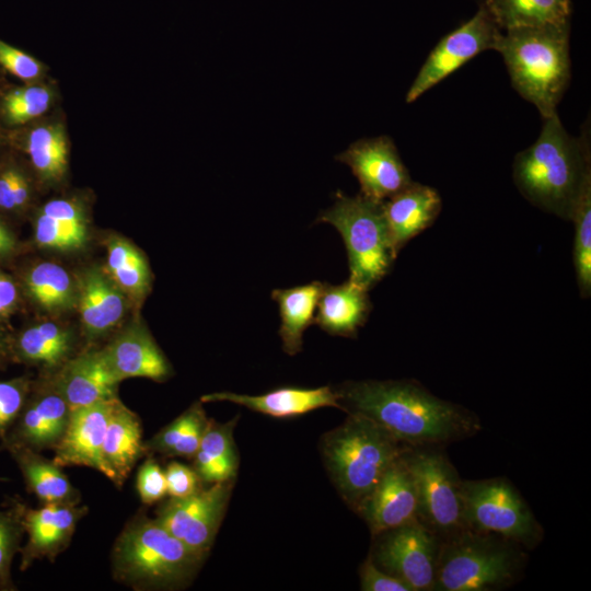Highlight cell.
<instances>
[{"label": "cell", "instance_id": "ba28073f", "mask_svg": "<svg viewBox=\"0 0 591 591\" xmlns=\"http://www.w3.org/2000/svg\"><path fill=\"white\" fill-rule=\"evenodd\" d=\"M463 519L466 529L494 533L536 548L544 529L525 499L506 477L462 480Z\"/></svg>", "mask_w": 591, "mask_h": 591}, {"label": "cell", "instance_id": "30bf717a", "mask_svg": "<svg viewBox=\"0 0 591 591\" xmlns=\"http://www.w3.org/2000/svg\"><path fill=\"white\" fill-rule=\"evenodd\" d=\"M369 553L383 571L412 591H433L441 540L418 520L372 535Z\"/></svg>", "mask_w": 591, "mask_h": 591}, {"label": "cell", "instance_id": "74e56055", "mask_svg": "<svg viewBox=\"0 0 591 591\" xmlns=\"http://www.w3.org/2000/svg\"><path fill=\"white\" fill-rule=\"evenodd\" d=\"M34 237L40 247L58 251H74L81 248L86 242L85 237L43 212L36 217Z\"/></svg>", "mask_w": 591, "mask_h": 591}, {"label": "cell", "instance_id": "4316f807", "mask_svg": "<svg viewBox=\"0 0 591 591\" xmlns=\"http://www.w3.org/2000/svg\"><path fill=\"white\" fill-rule=\"evenodd\" d=\"M324 282L312 281L287 289H275L271 298L278 304L281 324L278 334L286 354L294 356L302 350L303 334L314 324L317 302Z\"/></svg>", "mask_w": 591, "mask_h": 591}, {"label": "cell", "instance_id": "8fae6325", "mask_svg": "<svg viewBox=\"0 0 591 591\" xmlns=\"http://www.w3.org/2000/svg\"><path fill=\"white\" fill-rule=\"evenodd\" d=\"M502 31L484 1L467 22L444 36L431 50L406 94L413 103L468 60L495 49Z\"/></svg>", "mask_w": 591, "mask_h": 591}, {"label": "cell", "instance_id": "8d00e7d4", "mask_svg": "<svg viewBox=\"0 0 591 591\" xmlns=\"http://www.w3.org/2000/svg\"><path fill=\"white\" fill-rule=\"evenodd\" d=\"M31 386L32 380L27 376L0 381V441L21 413Z\"/></svg>", "mask_w": 591, "mask_h": 591}, {"label": "cell", "instance_id": "d6a6232c", "mask_svg": "<svg viewBox=\"0 0 591 591\" xmlns=\"http://www.w3.org/2000/svg\"><path fill=\"white\" fill-rule=\"evenodd\" d=\"M26 503L18 496L9 497L0 508V591H16L12 564L25 536L23 513Z\"/></svg>", "mask_w": 591, "mask_h": 591}, {"label": "cell", "instance_id": "f546056e", "mask_svg": "<svg viewBox=\"0 0 591 591\" xmlns=\"http://www.w3.org/2000/svg\"><path fill=\"white\" fill-rule=\"evenodd\" d=\"M106 271L132 300H142L151 287V271L142 253L119 236L106 241Z\"/></svg>", "mask_w": 591, "mask_h": 591}, {"label": "cell", "instance_id": "4fadbf2b", "mask_svg": "<svg viewBox=\"0 0 591 591\" xmlns=\"http://www.w3.org/2000/svg\"><path fill=\"white\" fill-rule=\"evenodd\" d=\"M69 415V406L51 376L32 382L21 413L0 441V450L9 445L38 452L54 450L66 430Z\"/></svg>", "mask_w": 591, "mask_h": 591}, {"label": "cell", "instance_id": "83f0119b", "mask_svg": "<svg viewBox=\"0 0 591 591\" xmlns=\"http://www.w3.org/2000/svg\"><path fill=\"white\" fill-rule=\"evenodd\" d=\"M236 418L225 424L208 419L193 468L202 483L213 484L236 475L239 456L233 439Z\"/></svg>", "mask_w": 591, "mask_h": 591}, {"label": "cell", "instance_id": "60d3db41", "mask_svg": "<svg viewBox=\"0 0 591 591\" xmlns=\"http://www.w3.org/2000/svg\"><path fill=\"white\" fill-rule=\"evenodd\" d=\"M0 65L24 81H33L42 73V65L31 55L0 39Z\"/></svg>", "mask_w": 591, "mask_h": 591}, {"label": "cell", "instance_id": "5b68a950", "mask_svg": "<svg viewBox=\"0 0 591 591\" xmlns=\"http://www.w3.org/2000/svg\"><path fill=\"white\" fill-rule=\"evenodd\" d=\"M321 454L339 496L356 513L407 445L373 420L348 414L321 439Z\"/></svg>", "mask_w": 591, "mask_h": 591}, {"label": "cell", "instance_id": "9c48e42d", "mask_svg": "<svg viewBox=\"0 0 591 591\" xmlns=\"http://www.w3.org/2000/svg\"><path fill=\"white\" fill-rule=\"evenodd\" d=\"M404 457L417 490V520L441 542L466 529L462 478L443 447L407 448Z\"/></svg>", "mask_w": 591, "mask_h": 591}, {"label": "cell", "instance_id": "484cf974", "mask_svg": "<svg viewBox=\"0 0 591 591\" xmlns=\"http://www.w3.org/2000/svg\"><path fill=\"white\" fill-rule=\"evenodd\" d=\"M70 331L54 322H43L25 328L12 343L13 358L36 366L45 376L55 374L73 352Z\"/></svg>", "mask_w": 591, "mask_h": 591}, {"label": "cell", "instance_id": "e575fe53", "mask_svg": "<svg viewBox=\"0 0 591 591\" xmlns=\"http://www.w3.org/2000/svg\"><path fill=\"white\" fill-rule=\"evenodd\" d=\"M573 264L581 297L591 294V178L586 182L575 206Z\"/></svg>", "mask_w": 591, "mask_h": 591}, {"label": "cell", "instance_id": "6da1fadb", "mask_svg": "<svg viewBox=\"0 0 591 591\" xmlns=\"http://www.w3.org/2000/svg\"><path fill=\"white\" fill-rule=\"evenodd\" d=\"M334 389L341 410L373 420L410 448H445L483 429L474 412L415 380L346 381Z\"/></svg>", "mask_w": 591, "mask_h": 591}, {"label": "cell", "instance_id": "44dd1931", "mask_svg": "<svg viewBox=\"0 0 591 591\" xmlns=\"http://www.w3.org/2000/svg\"><path fill=\"white\" fill-rule=\"evenodd\" d=\"M441 207L439 193L416 182L383 201L384 219L396 255L409 240L434 222Z\"/></svg>", "mask_w": 591, "mask_h": 591}, {"label": "cell", "instance_id": "3957f363", "mask_svg": "<svg viewBox=\"0 0 591 591\" xmlns=\"http://www.w3.org/2000/svg\"><path fill=\"white\" fill-rule=\"evenodd\" d=\"M206 556L140 509L113 544L112 576L135 591L178 590L192 582Z\"/></svg>", "mask_w": 591, "mask_h": 591}, {"label": "cell", "instance_id": "e0dca14e", "mask_svg": "<svg viewBox=\"0 0 591 591\" xmlns=\"http://www.w3.org/2000/svg\"><path fill=\"white\" fill-rule=\"evenodd\" d=\"M115 398L70 412L66 430L53 450V461L57 465L60 467L85 466L94 468L105 476L102 448Z\"/></svg>", "mask_w": 591, "mask_h": 591}, {"label": "cell", "instance_id": "7bdbcfd3", "mask_svg": "<svg viewBox=\"0 0 591 591\" xmlns=\"http://www.w3.org/2000/svg\"><path fill=\"white\" fill-rule=\"evenodd\" d=\"M40 212L59 221L73 232L88 237L85 217L81 207L69 199H53L44 205Z\"/></svg>", "mask_w": 591, "mask_h": 591}, {"label": "cell", "instance_id": "ab89813d", "mask_svg": "<svg viewBox=\"0 0 591 591\" xmlns=\"http://www.w3.org/2000/svg\"><path fill=\"white\" fill-rule=\"evenodd\" d=\"M30 198L26 177L16 169L0 174V209L13 211L23 208Z\"/></svg>", "mask_w": 591, "mask_h": 591}, {"label": "cell", "instance_id": "c3c4849f", "mask_svg": "<svg viewBox=\"0 0 591 591\" xmlns=\"http://www.w3.org/2000/svg\"><path fill=\"white\" fill-rule=\"evenodd\" d=\"M8 480H9V478L0 477V483H2V482H8Z\"/></svg>", "mask_w": 591, "mask_h": 591}, {"label": "cell", "instance_id": "8992f818", "mask_svg": "<svg viewBox=\"0 0 591 591\" xmlns=\"http://www.w3.org/2000/svg\"><path fill=\"white\" fill-rule=\"evenodd\" d=\"M528 551L494 533L468 529L441 542L433 591H498L515 584Z\"/></svg>", "mask_w": 591, "mask_h": 591}, {"label": "cell", "instance_id": "f1b7e54d", "mask_svg": "<svg viewBox=\"0 0 591 591\" xmlns=\"http://www.w3.org/2000/svg\"><path fill=\"white\" fill-rule=\"evenodd\" d=\"M208 418L202 403L196 402L144 441L146 456L160 454L192 460L199 449Z\"/></svg>", "mask_w": 591, "mask_h": 591}, {"label": "cell", "instance_id": "1f68e13d", "mask_svg": "<svg viewBox=\"0 0 591 591\" xmlns=\"http://www.w3.org/2000/svg\"><path fill=\"white\" fill-rule=\"evenodd\" d=\"M25 288L32 300L48 312L70 310L77 302V282L62 266L39 263L25 277Z\"/></svg>", "mask_w": 591, "mask_h": 591}, {"label": "cell", "instance_id": "7402d4cb", "mask_svg": "<svg viewBox=\"0 0 591 591\" xmlns=\"http://www.w3.org/2000/svg\"><path fill=\"white\" fill-rule=\"evenodd\" d=\"M201 403L229 402L277 418L303 415L322 407L340 409L334 386L305 389L283 386L260 395L216 392L200 397Z\"/></svg>", "mask_w": 591, "mask_h": 591}, {"label": "cell", "instance_id": "bcb514c9", "mask_svg": "<svg viewBox=\"0 0 591 591\" xmlns=\"http://www.w3.org/2000/svg\"><path fill=\"white\" fill-rule=\"evenodd\" d=\"M16 248V239L9 227L0 219V257L11 255Z\"/></svg>", "mask_w": 591, "mask_h": 591}, {"label": "cell", "instance_id": "277c9868", "mask_svg": "<svg viewBox=\"0 0 591 591\" xmlns=\"http://www.w3.org/2000/svg\"><path fill=\"white\" fill-rule=\"evenodd\" d=\"M570 23L513 27L496 45L505 60L511 84L541 116L556 114L570 81Z\"/></svg>", "mask_w": 591, "mask_h": 591}, {"label": "cell", "instance_id": "cb8c5ba5", "mask_svg": "<svg viewBox=\"0 0 591 591\" xmlns=\"http://www.w3.org/2000/svg\"><path fill=\"white\" fill-rule=\"evenodd\" d=\"M368 291L349 279L340 285L324 282L314 323L329 335L356 337L372 310Z\"/></svg>", "mask_w": 591, "mask_h": 591}, {"label": "cell", "instance_id": "9a60e30c", "mask_svg": "<svg viewBox=\"0 0 591 591\" xmlns=\"http://www.w3.org/2000/svg\"><path fill=\"white\" fill-rule=\"evenodd\" d=\"M89 512L88 506L46 503L26 506L23 525L26 541L20 549V570H27L36 560L55 559L70 545L77 525Z\"/></svg>", "mask_w": 591, "mask_h": 591}, {"label": "cell", "instance_id": "836d02e7", "mask_svg": "<svg viewBox=\"0 0 591 591\" xmlns=\"http://www.w3.org/2000/svg\"><path fill=\"white\" fill-rule=\"evenodd\" d=\"M35 170L46 179H59L67 167L68 150L62 131L54 126L34 128L26 142Z\"/></svg>", "mask_w": 591, "mask_h": 591}, {"label": "cell", "instance_id": "7c38bea8", "mask_svg": "<svg viewBox=\"0 0 591 591\" xmlns=\"http://www.w3.org/2000/svg\"><path fill=\"white\" fill-rule=\"evenodd\" d=\"M234 478L210 484L193 495L161 502L154 518L192 549L207 555L229 503Z\"/></svg>", "mask_w": 591, "mask_h": 591}, {"label": "cell", "instance_id": "f6af8a7d", "mask_svg": "<svg viewBox=\"0 0 591 591\" xmlns=\"http://www.w3.org/2000/svg\"><path fill=\"white\" fill-rule=\"evenodd\" d=\"M19 302V292L13 279L0 270V317L11 315Z\"/></svg>", "mask_w": 591, "mask_h": 591}, {"label": "cell", "instance_id": "52a82bcc", "mask_svg": "<svg viewBox=\"0 0 591 591\" xmlns=\"http://www.w3.org/2000/svg\"><path fill=\"white\" fill-rule=\"evenodd\" d=\"M315 222L329 223L341 235L352 282L370 290L391 270L397 255L391 245L383 202L337 192L334 204L321 211Z\"/></svg>", "mask_w": 591, "mask_h": 591}, {"label": "cell", "instance_id": "ac0fdd59", "mask_svg": "<svg viewBox=\"0 0 591 591\" xmlns=\"http://www.w3.org/2000/svg\"><path fill=\"white\" fill-rule=\"evenodd\" d=\"M101 351L119 382L129 378L163 382L172 375L169 360L141 323L130 324Z\"/></svg>", "mask_w": 591, "mask_h": 591}, {"label": "cell", "instance_id": "2e32d148", "mask_svg": "<svg viewBox=\"0 0 591 591\" xmlns=\"http://www.w3.org/2000/svg\"><path fill=\"white\" fill-rule=\"evenodd\" d=\"M407 450V449H406ZM417 490L404 453L386 470L358 515L371 535L417 520Z\"/></svg>", "mask_w": 591, "mask_h": 591}, {"label": "cell", "instance_id": "ffe728a7", "mask_svg": "<svg viewBox=\"0 0 591 591\" xmlns=\"http://www.w3.org/2000/svg\"><path fill=\"white\" fill-rule=\"evenodd\" d=\"M126 294L97 267L83 270L77 280V302L82 327L88 338L107 334L123 320Z\"/></svg>", "mask_w": 591, "mask_h": 591}, {"label": "cell", "instance_id": "d590c367", "mask_svg": "<svg viewBox=\"0 0 591 591\" xmlns=\"http://www.w3.org/2000/svg\"><path fill=\"white\" fill-rule=\"evenodd\" d=\"M51 93L42 85H27L11 90L3 99L2 107L11 124H23L43 115L50 105Z\"/></svg>", "mask_w": 591, "mask_h": 591}, {"label": "cell", "instance_id": "7a4b0ae2", "mask_svg": "<svg viewBox=\"0 0 591 591\" xmlns=\"http://www.w3.org/2000/svg\"><path fill=\"white\" fill-rule=\"evenodd\" d=\"M591 178L589 134L570 136L557 113L544 118L541 134L513 162V179L534 206L571 220L583 185Z\"/></svg>", "mask_w": 591, "mask_h": 591}, {"label": "cell", "instance_id": "d4e9b609", "mask_svg": "<svg viewBox=\"0 0 591 591\" xmlns=\"http://www.w3.org/2000/svg\"><path fill=\"white\" fill-rule=\"evenodd\" d=\"M3 450L8 451L19 467L27 491L33 494L40 505L81 502L80 491L53 459L22 445H9Z\"/></svg>", "mask_w": 591, "mask_h": 591}, {"label": "cell", "instance_id": "f35d334b", "mask_svg": "<svg viewBox=\"0 0 591 591\" xmlns=\"http://www.w3.org/2000/svg\"><path fill=\"white\" fill-rule=\"evenodd\" d=\"M136 487L141 502L147 506L161 501L167 495L164 470L151 455L138 468Z\"/></svg>", "mask_w": 591, "mask_h": 591}, {"label": "cell", "instance_id": "7dc6e473", "mask_svg": "<svg viewBox=\"0 0 591 591\" xmlns=\"http://www.w3.org/2000/svg\"><path fill=\"white\" fill-rule=\"evenodd\" d=\"M10 358H13L12 343L0 327V367Z\"/></svg>", "mask_w": 591, "mask_h": 591}, {"label": "cell", "instance_id": "5bb4252c", "mask_svg": "<svg viewBox=\"0 0 591 591\" xmlns=\"http://www.w3.org/2000/svg\"><path fill=\"white\" fill-rule=\"evenodd\" d=\"M335 159L350 167L360 184V194L374 201L383 202L413 182L387 136L355 141Z\"/></svg>", "mask_w": 591, "mask_h": 591}, {"label": "cell", "instance_id": "b9f144b4", "mask_svg": "<svg viewBox=\"0 0 591 591\" xmlns=\"http://www.w3.org/2000/svg\"><path fill=\"white\" fill-rule=\"evenodd\" d=\"M166 491L170 497L183 498L202 488V482L193 467L179 462H170L164 470Z\"/></svg>", "mask_w": 591, "mask_h": 591}, {"label": "cell", "instance_id": "4dcf8cb0", "mask_svg": "<svg viewBox=\"0 0 591 591\" xmlns=\"http://www.w3.org/2000/svg\"><path fill=\"white\" fill-rule=\"evenodd\" d=\"M501 30L569 22L570 0H486Z\"/></svg>", "mask_w": 591, "mask_h": 591}, {"label": "cell", "instance_id": "603a6c76", "mask_svg": "<svg viewBox=\"0 0 591 591\" xmlns=\"http://www.w3.org/2000/svg\"><path fill=\"white\" fill-rule=\"evenodd\" d=\"M144 455L140 418L116 397L108 416L102 448L105 476L120 488Z\"/></svg>", "mask_w": 591, "mask_h": 591}, {"label": "cell", "instance_id": "d6986e66", "mask_svg": "<svg viewBox=\"0 0 591 591\" xmlns=\"http://www.w3.org/2000/svg\"><path fill=\"white\" fill-rule=\"evenodd\" d=\"M53 378L70 412L117 397L120 383L111 371L101 349L69 359Z\"/></svg>", "mask_w": 591, "mask_h": 591}, {"label": "cell", "instance_id": "ee69618b", "mask_svg": "<svg viewBox=\"0 0 591 591\" xmlns=\"http://www.w3.org/2000/svg\"><path fill=\"white\" fill-rule=\"evenodd\" d=\"M359 577L363 591H412L406 583L380 569L369 555L359 568Z\"/></svg>", "mask_w": 591, "mask_h": 591}]
</instances>
